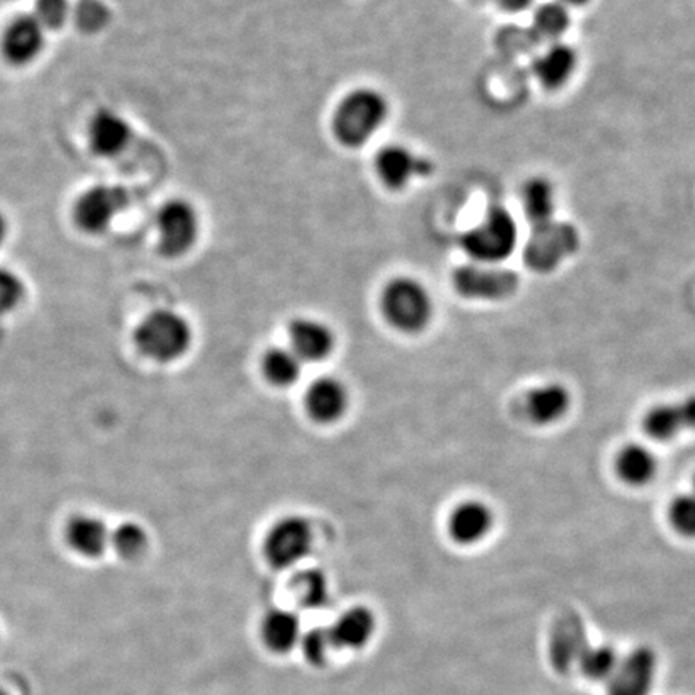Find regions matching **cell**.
<instances>
[{"instance_id":"1","label":"cell","mask_w":695,"mask_h":695,"mask_svg":"<svg viewBox=\"0 0 695 695\" xmlns=\"http://www.w3.org/2000/svg\"><path fill=\"white\" fill-rule=\"evenodd\" d=\"M389 116V101L374 87H357L336 105L332 132L346 149H361L378 135Z\"/></svg>"},{"instance_id":"2","label":"cell","mask_w":695,"mask_h":695,"mask_svg":"<svg viewBox=\"0 0 695 695\" xmlns=\"http://www.w3.org/2000/svg\"><path fill=\"white\" fill-rule=\"evenodd\" d=\"M193 332L191 322L173 309H157L147 314L135 332V343L140 354L154 363H174L191 350Z\"/></svg>"},{"instance_id":"3","label":"cell","mask_w":695,"mask_h":695,"mask_svg":"<svg viewBox=\"0 0 695 695\" xmlns=\"http://www.w3.org/2000/svg\"><path fill=\"white\" fill-rule=\"evenodd\" d=\"M385 321L403 333H420L434 319V298L420 280L399 276L389 280L381 295Z\"/></svg>"},{"instance_id":"4","label":"cell","mask_w":695,"mask_h":695,"mask_svg":"<svg viewBox=\"0 0 695 695\" xmlns=\"http://www.w3.org/2000/svg\"><path fill=\"white\" fill-rule=\"evenodd\" d=\"M518 229L512 214L502 206L488 210L479 226L462 235V250L479 265L498 266L517 247Z\"/></svg>"},{"instance_id":"5","label":"cell","mask_w":695,"mask_h":695,"mask_svg":"<svg viewBox=\"0 0 695 695\" xmlns=\"http://www.w3.org/2000/svg\"><path fill=\"white\" fill-rule=\"evenodd\" d=\"M158 248L167 258H181L195 247L200 235V214L185 199L164 202L154 217Z\"/></svg>"},{"instance_id":"6","label":"cell","mask_w":695,"mask_h":695,"mask_svg":"<svg viewBox=\"0 0 695 695\" xmlns=\"http://www.w3.org/2000/svg\"><path fill=\"white\" fill-rule=\"evenodd\" d=\"M131 202L121 185L97 184L81 193L73 203V223L87 235L105 234Z\"/></svg>"},{"instance_id":"7","label":"cell","mask_w":695,"mask_h":695,"mask_svg":"<svg viewBox=\"0 0 695 695\" xmlns=\"http://www.w3.org/2000/svg\"><path fill=\"white\" fill-rule=\"evenodd\" d=\"M312 544H314V532H312L311 523L300 515H289L270 526L263 550L269 565L284 570L307 559Z\"/></svg>"},{"instance_id":"8","label":"cell","mask_w":695,"mask_h":695,"mask_svg":"<svg viewBox=\"0 0 695 695\" xmlns=\"http://www.w3.org/2000/svg\"><path fill=\"white\" fill-rule=\"evenodd\" d=\"M455 287L466 298L502 300L517 290L518 276L498 266L473 263L456 270Z\"/></svg>"},{"instance_id":"9","label":"cell","mask_w":695,"mask_h":695,"mask_svg":"<svg viewBox=\"0 0 695 695\" xmlns=\"http://www.w3.org/2000/svg\"><path fill=\"white\" fill-rule=\"evenodd\" d=\"M45 30L33 13H21L9 21L0 39V52L12 66H28L44 51Z\"/></svg>"},{"instance_id":"10","label":"cell","mask_w":695,"mask_h":695,"mask_svg":"<svg viewBox=\"0 0 695 695\" xmlns=\"http://www.w3.org/2000/svg\"><path fill=\"white\" fill-rule=\"evenodd\" d=\"M434 167L428 160L403 143H389L378 150L375 157V171L382 184L392 191H403L414 179L430 174Z\"/></svg>"},{"instance_id":"11","label":"cell","mask_w":695,"mask_h":695,"mask_svg":"<svg viewBox=\"0 0 695 695\" xmlns=\"http://www.w3.org/2000/svg\"><path fill=\"white\" fill-rule=\"evenodd\" d=\"M577 232L567 224L549 223L536 226L535 235L526 248V265L547 270L557 265L577 248Z\"/></svg>"},{"instance_id":"12","label":"cell","mask_w":695,"mask_h":695,"mask_svg":"<svg viewBox=\"0 0 695 695\" xmlns=\"http://www.w3.org/2000/svg\"><path fill=\"white\" fill-rule=\"evenodd\" d=\"M87 146L98 158L119 157L132 140V126L111 108H98L87 122Z\"/></svg>"},{"instance_id":"13","label":"cell","mask_w":695,"mask_h":695,"mask_svg":"<svg viewBox=\"0 0 695 695\" xmlns=\"http://www.w3.org/2000/svg\"><path fill=\"white\" fill-rule=\"evenodd\" d=\"M656 656L651 649L641 648L624 660H618L609 676V695H649L654 686Z\"/></svg>"},{"instance_id":"14","label":"cell","mask_w":695,"mask_h":695,"mask_svg":"<svg viewBox=\"0 0 695 695\" xmlns=\"http://www.w3.org/2000/svg\"><path fill=\"white\" fill-rule=\"evenodd\" d=\"M304 407L314 423H339L350 407V392L340 378L332 375L316 378L304 393Z\"/></svg>"},{"instance_id":"15","label":"cell","mask_w":695,"mask_h":695,"mask_svg":"<svg viewBox=\"0 0 695 695\" xmlns=\"http://www.w3.org/2000/svg\"><path fill=\"white\" fill-rule=\"evenodd\" d=\"M642 428L656 441H672L683 431L695 430V395L651 407L644 414Z\"/></svg>"},{"instance_id":"16","label":"cell","mask_w":695,"mask_h":695,"mask_svg":"<svg viewBox=\"0 0 695 695\" xmlns=\"http://www.w3.org/2000/svg\"><path fill=\"white\" fill-rule=\"evenodd\" d=\"M290 348L303 363H321L335 350V335L325 322L297 318L290 322Z\"/></svg>"},{"instance_id":"17","label":"cell","mask_w":695,"mask_h":695,"mask_svg":"<svg viewBox=\"0 0 695 695\" xmlns=\"http://www.w3.org/2000/svg\"><path fill=\"white\" fill-rule=\"evenodd\" d=\"M494 521L496 517H494L493 509L483 501H463L452 509L448 521V532L456 543L470 546L490 535Z\"/></svg>"},{"instance_id":"18","label":"cell","mask_w":695,"mask_h":695,"mask_svg":"<svg viewBox=\"0 0 695 695\" xmlns=\"http://www.w3.org/2000/svg\"><path fill=\"white\" fill-rule=\"evenodd\" d=\"M523 413L530 423L550 425L567 416L571 406V393L567 386L550 382L530 389L523 398Z\"/></svg>"},{"instance_id":"19","label":"cell","mask_w":695,"mask_h":695,"mask_svg":"<svg viewBox=\"0 0 695 695\" xmlns=\"http://www.w3.org/2000/svg\"><path fill=\"white\" fill-rule=\"evenodd\" d=\"M110 530L94 515H77L68 523L66 541L72 549L87 559H96L110 546Z\"/></svg>"},{"instance_id":"20","label":"cell","mask_w":695,"mask_h":695,"mask_svg":"<svg viewBox=\"0 0 695 695\" xmlns=\"http://www.w3.org/2000/svg\"><path fill=\"white\" fill-rule=\"evenodd\" d=\"M336 649H361L375 633V617L366 607H353L329 628Z\"/></svg>"},{"instance_id":"21","label":"cell","mask_w":695,"mask_h":695,"mask_svg":"<svg viewBox=\"0 0 695 695\" xmlns=\"http://www.w3.org/2000/svg\"><path fill=\"white\" fill-rule=\"evenodd\" d=\"M577 63V52L568 44L556 42L535 60L533 72L544 87L559 89L574 75Z\"/></svg>"},{"instance_id":"22","label":"cell","mask_w":695,"mask_h":695,"mask_svg":"<svg viewBox=\"0 0 695 695\" xmlns=\"http://www.w3.org/2000/svg\"><path fill=\"white\" fill-rule=\"evenodd\" d=\"M616 470L621 482L630 487H644L655 479L659 461L648 446L630 443L618 451Z\"/></svg>"},{"instance_id":"23","label":"cell","mask_w":695,"mask_h":695,"mask_svg":"<svg viewBox=\"0 0 695 695\" xmlns=\"http://www.w3.org/2000/svg\"><path fill=\"white\" fill-rule=\"evenodd\" d=\"M588 641L581 624L577 620H564L557 624L550 638V659L559 672H568L578 663Z\"/></svg>"},{"instance_id":"24","label":"cell","mask_w":695,"mask_h":695,"mask_svg":"<svg viewBox=\"0 0 695 695\" xmlns=\"http://www.w3.org/2000/svg\"><path fill=\"white\" fill-rule=\"evenodd\" d=\"M261 634L270 651L289 652L301 638L300 618L290 610H272L263 621Z\"/></svg>"},{"instance_id":"25","label":"cell","mask_w":695,"mask_h":695,"mask_svg":"<svg viewBox=\"0 0 695 695\" xmlns=\"http://www.w3.org/2000/svg\"><path fill=\"white\" fill-rule=\"evenodd\" d=\"M303 364L290 346L269 348L261 360L263 375L270 385L287 388L300 381Z\"/></svg>"},{"instance_id":"26","label":"cell","mask_w":695,"mask_h":695,"mask_svg":"<svg viewBox=\"0 0 695 695\" xmlns=\"http://www.w3.org/2000/svg\"><path fill=\"white\" fill-rule=\"evenodd\" d=\"M522 202L526 217L535 226L553 221L554 212H556V193L546 179L535 178L526 181L522 192Z\"/></svg>"},{"instance_id":"27","label":"cell","mask_w":695,"mask_h":695,"mask_svg":"<svg viewBox=\"0 0 695 695\" xmlns=\"http://www.w3.org/2000/svg\"><path fill=\"white\" fill-rule=\"evenodd\" d=\"M295 596L307 609H322L330 598L329 581L318 568H308L295 577Z\"/></svg>"},{"instance_id":"28","label":"cell","mask_w":695,"mask_h":695,"mask_svg":"<svg viewBox=\"0 0 695 695\" xmlns=\"http://www.w3.org/2000/svg\"><path fill=\"white\" fill-rule=\"evenodd\" d=\"M110 546L122 559L136 560L146 554L149 535L139 523L125 522L110 533Z\"/></svg>"},{"instance_id":"29","label":"cell","mask_w":695,"mask_h":695,"mask_svg":"<svg viewBox=\"0 0 695 695\" xmlns=\"http://www.w3.org/2000/svg\"><path fill=\"white\" fill-rule=\"evenodd\" d=\"M571 19L567 7L562 3L547 2L536 9L533 15V24L541 36L547 39H559L567 33L570 28Z\"/></svg>"},{"instance_id":"30","label":"cell","mask_w":695,"mask_h":695,"mask_svg":"<svg viewBox=\"0 0 695 695\" xmlns=\"http://www.w3.org/2000/svg\"><path fill=\"white\" fill-rule=\"evenodd\" d=\"M618 659L610 648H589L586 645L579 655L578 666L586 676L591 680H609L616 670Z\"/></svg>"},{"instance_id":"31","label":"cell","mask_w":695,"mask_h":695,"mask_svg":"<svg viewBox=\"0 0 695 695\" xmlns=\"http://www.w3.org/2000/svg\"><path fill=\"white\" fill-rule=\"evenodd\" d=\"M669 521L680 535L695 538V493L680 494L672 501Z\"/></svg>"},{"instance_id":"32","label":"cell","mask_w":695,"mask_h":695,"mask_svg":"<svg viewBox=\"0 0 695 695\" xmlns=\"http://www.w3.org/2000/svg\"><path fill=\"white\" fill-rule=\"evenodd\" d=\"M33 15L44 28L45 33L58 31L65 26L72 15V7H70V0H36Z\"/></svg>"},{"instance_id":"33","label":"cell","mask_w":695,"mask_h":695,"mask_svg":"<svg viewBox=\"0 0 695 695\" xmlns=\"http://www.w3.org/2000/svg\"><path fill=\"white\" fill-rule=\"evenodd\" d=\"M301 649L312 665H322L329 659L330 651L335 649L329 628H312L301 638Z\"/></svg>"},{"instance_id":"34","label":"cell","mask_w":695,"mask_h":695,"mask_svg":"<svg viewBox=\"0 0 695 695\" xmlns=\"http://www.w3.org/2000/svg\"><path fill=\"white\" fill-rule=\"evenodd\" d=\"M24 297V286L13 270L0 268V316L9 314Z\"/></svg>"},{"instance_id":"35","label":"cell","mask_w":695,"mask_h":695,"mask_svg":"<svg viewBox=\"0 0 695 695\" xmlns=\"http://www.w3.org/2000/svg\"><path fill=\"white\" fill-rule=\"evenodd\" d=\"M108 17H110V13H108L100 0H83L76 9L77 24L84 31H89V33H94V31L105 26Z\"/></svg>"},{"instance_id":"36","label":"cell","mask_w":695,"mask_h":695,"mask_svg":"<svg viewBox=\"0 0 695 695\" xmlns=\"http://www.w3.org/2000/svg\"><path fill=\"white\" fill-rule=\"evenodd\" d=\"M500 3L507 12H522L532 6L533 0H500Z\"/></svg>"},{"instance_id":"37","label":"cell","mask_w":695,"mask_h":695,"mask_svg":"<svg viewBox=\"0 0 695 695\" xmlns=\"http://www.w3.org/2000/svg\"><path fill=\"white\" fill-rule=\"evenodd\" d=\"M7 234H9V223H7L6 214L0 212V245L6 242Z\"/></svg>"},{"instance_id":"38","label":"cell","mask_w":695,"mask_h":695,"mask_svg":"<svg viewBox=\"0 0 695 695\" xmlns=\"http://www.w3.org/2000/svg\"><path fill=\"white\" fill-rule=\"evenodd\" d=\"M556 2L562 3V6L567 7H582L586 3L591 2V0H556Z\"/></svg>"},{"instance_id":"39","label":"cell","mask_w":695,"mask_h":695,"mask_svg":"<svg viewBox=\"0 0 695 695\" xmlns=\"http://www.w3.org/2000/svg\"><path fill=\"white\" fill-rule=\"evenodd\" d=\"M0 695H9L6 693V691L2 689V687H0Z\"/></svg>"},{"instance_id":"40","label":"cell","mask_w":695,"mask_h":695,"mask_svg":"<svg viewBox=\"0 0 695 695\" xmlns=\"http://www.w3.org/2000/svg\"><path fill=\"white\" fill-rule=\"evenodd\" d=\"M693 493H695V479H694V490H693Z\"/></svg>"}]
</instances>
